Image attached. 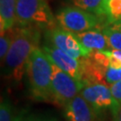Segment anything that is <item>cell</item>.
I'll return each instance as SVG.
<instances>
[{
	"instance_id": "22",
	"label": "cell",
	"mask_w": 121,
	"mask_h": 121,
	"mask_svg": "<svg viewBox=\"0 0 121 121\" xmlns=\"http://www.w3.org/2000/svg\"><path fill=\"white\" fill-rule=\"evenodd\" d=\"M109 25L113 27V28H115V29H117V30H121V20L119 21H117V22H114V23H111V24H109Z\"/></svg>"
},
{
	"instance_id": "13",
	"label": "cell",
	"mask_w": 121,
	"mask_h": 121,
	"mask_svg": "<svg viewBox=\"0 0 121 121\" xmlns=\"http://www.w3.org/2000/svg\"><path fill=\"white\" fill-rule=\"evenodd\" d=\"M102 31L107 39L108 48L116 50H121V30L109 25L104 28Z\"/></svg>"
},
{
	"instance_id": "19",
	"label": "cell",
	"mask_w": 121,
	"mask_h": 121,
	"mask_svg": "<svg viewBox=\"0 0 121 121\" xmlns=\"http://www.w3.org/2000/svg\"><path fill=\"white\" fill-rule=\"evenodd\" d=\"M27 121H56L53 118H46V117H30L26 118Z\"/></svg>"
},
{
	"instance_id": "24",
	"label": "cell",
	"mask_w": 121,
	"mask_h": 121,
	"mask_svg": "<svg viewBox=\"0 0 121 121\" xmlns=\"http://www.w3.org/2000/svg\"><path fill=\"white\" fill-rule=\"evenodd\" d=\"M108 1H109V0H105V4H107V2H108Z\"/></svg>"
},
{
	"instance_id": "21",
	"label": "cell",
	"mask_w": 121,
	"mask_h": 121,
	"mask_svg": "<svg viewBox=\"0 0 121 121\" xmlns=\"http://www.w3.org/2000/svg\"><path fill=\"white\" fill-rule=\"evenodd\" d=\"M111 53L112 55L115 57H117L118 60L121 62V50H116V49H112L111 50Z\"/></svg>"
},
{
	"instance_id": "17",
	"label": "cell",
	"mask_w": 121,
	"mask_h": 121,
	"mask_svg": "<svg viewBox=\"0 0 121 121\" xmlns=\"http://www.w3.org/2000/svg\"><path fill=\"white\" fill-rule=\"evenodd\" d=\"M105 80L109 86L121 80V68L108 66L105 73Z\"/></svg>"
},
{
	"instance_id": "5",
	"label": "cell",
	"mask_w": 121,
	"mask_h": 121,
	"mask_svg": "<svg viewBox=\"0 0 121 121\" xmlns=\"http://www.w3.org/2000/svg\"><path fill=\"white\" fill-rule=\"evenodd\" d=\"M50 63L52 68V97L57 103L65 106V103L80 93L83 86V82L72 77L52 61H50Z\"/></svg>"
},
{
	"instance_id": "3",
	"label": "cell",
	"mask_w": 121,
	"mask_h": 121,
	"mask_svg": "<svg viewBox=\"0 0 121 121\" xmlns=\"http://www.w3.org/2000/svg\"><path fill=\"white\" fill-rule=\"evenodd\" d=\"M16 22L22 27L30 24L52 26L54 16L45 0H16Z\"/></svg>"
},
{
	"instance_id": "8",
	"label": "cell",
	"mask_w": 121,
	"mask_h": 121,
	"mask_svg": "<svg viewBox=\"0 0 121 121\" xmlns=\"http://www.w3.org/2000/svg\"><path fill=\"white\" fill-rule=\"evenodd\" d=\"M46 56L60 69L78 81L83 82V63L53 45H44L42 48Z\"/></svg>"
},
{
	"instance_id": "4",
	"label": "cell",
	"mask_w": 121,
	"mask_h": 121,
	"mask_svg": "<svg viewBox=\"0 0 121 121\" xmlns=\"http://www.w3.org/2000/svg\"><path fill=\"white\" fill-rule=\"evenodd\" d=\"M59 27L73 33H80L94 29L99 23L97 15L76 6H66L56 13Z\"/></svg>"
},
{
	"instance_id": "16",
	"label": "cell",
	"mask_w": 121,
	"mask_h": 121,
	"mask_svg": "<svg viewBox=\"0 0 121 121\" xmlns=\"http://www.w3.org/2000/svg\"><path fill=\"white\" fill-rule=\"evenodd\" d=\"M14 118L10 101L7 99H3L0 106V121H13Z\"/></svg>"
},
{
	"instance_id": "20",
	"label": "cell",
	"mask_w": 121,
	"mask_h": 121,
	"mask_svg": "<svg viewBox=\"0 0 121 121\" xmlns=\"http://www.w3.org/2000/svg\"><path fill=\"white\" fill-rule=\"evenodd\" d=\"M114 121H121V105L118 107L117 111L113 114Z\"/></svg>"
},
{
	"instance_id": "18",
	"label": "cell",
	"mask_w": 121,
	"mask_h": 121,
	"mask_svg": "<svg viewBox=\"0 0 121 121\" xmlns=\"http://www.w3.org/2000/svg\"><path fill=\"white\" fill-rule=\"evenodd\" d=\"M110 91H111L112 97L115 101V108L112 111V113L114 114L117 111L118 107L121 105V80L119 82H115L110 85Z\"/></svg>"
},
{
	"instance_id": "12",
	"label": "cell",
	"mask_w": 121,
	"mask_h": 121,
	"mask_svg": "<svg viewBox=\"0 0 121 121\" xmlns=\"http://www.w3.org/2000/svg\"><path fill=\"white\" fill-rule=\"evenodd\" d=\"M70 2L83 10H86L95 15H106L105 0H70Z\"/></svg>"
},
{
	"instance_id": "14",
	"label": "cell",
	"mask_w": 121,
	"mask_h": 121,
	"mask_svg": "<svg viewBox=\"0 0 121 121\" xmlns=\"http://www.w3.org/2000/svg\"><path fill=\"white\" fill-rule=\"evenodd\" d=\"M106 16L109 24L121 20V0H109L107 2Z\"/></svg>"
},
{
	"instance_id": "7",
	"label": "cell",
	"mask_w": 121,
	"mask_h": 121,
	"mask_svg": "<svg viewBox=\"0 0 121 121\" xmlns=\"http://www.w3.org/2000/svg\"><path fill=\"white\" fill-rule=\"evenodd\" d=\"M95 111L115 108V101L110 91V86L98 82H83V86L79 93Z\"/></svg>"
},
{
	"instance_id": "23",
	"label": "cell",
	"mask_w": 121,
	"mask_h": 121,
	"mask_svg": "<svg viewBox=\"0 0 121 121\" xmlns=\"http://www.w3.org/2000/svg\"><path fill=\"white\" fill-rule=\"evenodd\" d=\"M13 121H27L26 118H22V117H16Z\"/></svg>"
},
{
	"instance_id": "1",
	"label": "cell",
	"mask_w": 121,
	"mask_h": 121,
	"mask_svg": "<svg viewBox=\"0 0 121 121\" xmlns=\"http://www.w3.org/2000/svg\"><path fill=\"white\" fill-rule=\"evenodd\" d=\"M12 33L13 41L4 61V71L9 78L19 82L31 53L39 46L40 34L39 30L31 26H21L12 30Z\"/></svg>"
},
{
	"instance_id": "10",
	"label": "cell",
	"mask_w": 121,
	"mask_h": 121,
	"mask_svg": "<svg viewBox=\"0 0 121 121\" xmlns=\"http://www.w3.org/2000/svg\"><path fill=\"white\" fill-rule=\"evenodd\" d=\"M76 38L85 47L91 49V51L96 50H104L108 48L107 39L104 35L103 31L98 29H91L83 32L76 33Z\"/></svg>"
},
{
	"instance_id": "11",
	"label": "cell",
	"mask_w": 121,
	"mask_h": 121,
	"mask_svg": "<svg viewBox=\"0 0 121 121\" xmlns=\"http://www.w3.org/2000/svg\"><path fill=\"white\" fill-rule=\"evenodd\" d=\"M16 0H0L1 32L13 29L16 22Z\"/></svg>"
},
{
	"instance_id": "6",
	"label": "cell",
	"mask_w": 121,
	"mask_h": 121,
	"mask_svg": "<svg viewBox=\"0 0 121 121\" xmlns=\"http://www.w3.org/2000/svg\"><path fill=\"white\" fill-rule=\"evenodd\" d=\"M48 39L51 45L78 60L89 57L92 52L78 40L75 33L64 30L61 27L52 28L48 30Z\"/></svg>"
},
{
	"instance_id": "9",
	"label": "cell",
	"mask_w": 121,
	"mask_h": 121,
	"mask_svg": "<svg viewBox=\"0 0 121 121\" xmlns=\"http://www.w3.org/2000/svg\"><path fill=\"white\" fill-rule=\"evenodd\" d=\"M68 121H96V111L80 94L64 106Z\"/></svg>"
},
{
	"instance_id": "2",
	"label": "cell",
	"mask_w": 121,
	"mask_h": 121,
	"mask_svg": "<svg viewBox=\"0 0 121 121\" xmlns=\"http://www.w3.org/2000/svg\"><path fill=\"white\" fill-rule=\"evenodd\" d=\"M30 91L34 98L40 100L53 99L51 88V63L44 51L36 48L26 65Z\"/></svg>"
},
{
	"instance_id": "15",
	"label": "cell",
	"mask_w": 121,
	"mask_h": 121,
	"mask_svg": "<svg viewBox=\"0 0 121 121\" xmlns=\"http://www.w3.org/2000/svg\"><path fill=\"white\" fill-rule=\"evenodd\" d=\"M10 30L2 31L1 32V39H0V58L2 63L5 59V56L8 53L11 44L13 41V33H12V29Z\"/></svg>"
}]
</instances>
